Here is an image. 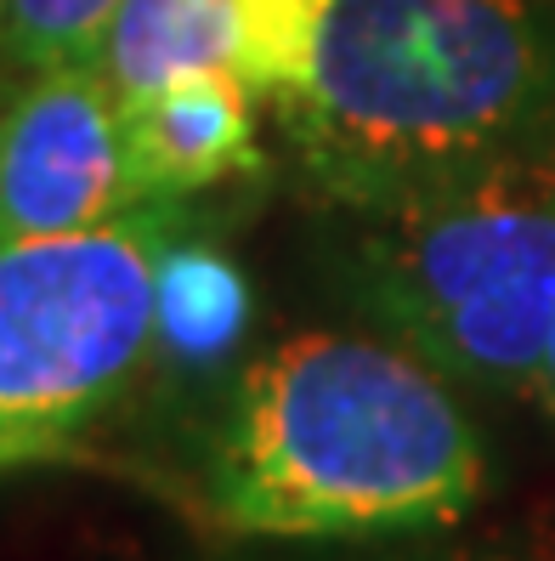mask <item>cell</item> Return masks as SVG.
<instances>
[{
	"label": "cell",
	"instance_id": "cell-1",
	"mask_svg": "<svg viewBox=\"0 0 555 561\" xmlns=\"http://www.w3.org/2000/svg\"><path fill=\"white\" fill-rule=\"evenodd\" d=\"M494 488L465 386L385 335L296 329L250 352L187 454V511L244 545L453 534Z\"/></svg>",
	"mask_w": 555,
	"mask_h": 561
},
{
	"label": "cell",
	"instance_id": "cell-14",
	"mask_svg": "<svg viewBox=\"0 0 555 561\" xmlns=\"http://www.w3.org/2000/svg\"><path fill=\"white\" fill-rule=\"evenodd\" d=\"M0 96H7V80H0Z\"/></svg>",
	"mask_w": 555,
	"mask_h": 561
},
{
	"label": "cell",
	"instance_id": "cell-4",
	"mask_svg": "<svg viewBox=\"0 0 555 561\" xmlns=\"http://www.w3.org/2000/svg\"><path fill=\"white\" fill-rule=\"evenodd\" d=\"M182 199L0 244V466L51 459L153 375Z\"/></svg>",
	"mask_w": 555,
	"mask_h": 561
},
{
	"label": "cell",
	"instance_id": "cell-6",
	"mask_svg": "<svg viewBox=\"0 0 555 561\" xmlns=\"http://www.w3.org/2000/svg\"><path fill=\"white\" fill-rule=\"evenodd\" d=\"M261 96L239 69H205L125 108L130 164L148 199H193L216 182L261 171Z\"/></svg>",
	"mask_w": 555,
	"mask_h": 561
},
{
	"label": "cell",
	"instance_id": "cell-2",
	"mask_svg": "<svg viewBox=\"0 0 555 561\" xmlns=\"http://www.w3.org/2000/svg\"><path fill=\"white\" fill-rule=\"evenodd\" d=\"M278 119L329 210L471 176L555 130V0H335L317 75Z\"/></svg>",
	"mask_w": 555,
	"mask_h": 561
},
{
	"label": "cell",
	"instance_id": "cell-3",
	"mask_svg": "<svg viewBox=\"0 0 555 561\" xmlns=\"http://www.w3.org/2000/svg\"><path fill=\"white\" fill-rule=\"evenodd\" d=\"M329 284L453 386L533 403L555 335V130L471 176L329 210Z\"/></svg>",
	"mask_w": 555,
	"mask_h": 561
},
{
	"label": "cell",
	"instance_id": "cell-11",
	"mask_svg": "<svg viewBox=\"0 0 555 561\" xmlns=\"http://www.w3.org/2000/svg\"><path fill=\"white\" fill-rule=\"evenodd\" d=\"M244 561H555V545L521 534H494V539L419 534V539H380L374 550L351 556H244Z\"/></svg>",
	"mask_w": 555,
	"mask_h": 561
},
{
	"label": "cell",
	"instance_id": "cell-9",
	"mask_svg": "<svg viewBox=\"0 0 555 561\" xmlns=\"http://www.w3.org/2000/svg\"><path fill=\"white\" fill-rule=\"evenodd\" d=\"M233 7H239V75L255 85L261 103H273V114H284L289 103H301L317 75L335 0H233Z\"/></svg>",
	"mask_w": 555,
	"mask_h": 561
},
{
	"label": "cell",
	"instance_id": "cell-12",
	"mask_svg": "<svg viewBox=\"0 0 555 561\" xmlns=\"http://www.w3.org/2000/svg\"><path fill=\"white\" fill-rule=\"evenodd\" d=\"M539 420H544V432L555 437V335H550V352H544V375H539V391H533V403H528Z\"/></svg>",
	"mask_w": 555,
	"mask_h": 561
},
{
	"label": "cell",
	"instance_id": "cell-5",
	"mask_svg": "<svg viewBox=\"0 0 555 561\" xmlns=\"http://www.w3.org/2000/svg\"><path fill=\"white\" fill-rule=\"evenodd\" d=\"M153 205L125 142V103L96 57L12 80L0 96V244L103 227Z\"/></svg>",
	"mask_w": 555,
	"mask_h": 561
},
{
	"label": "cell",
	"instance_id": "cell-7",
	"mask_svg": "<svg viewBox=\"0 0 555 561\" xmlns=\"http://www.w3.org/2000/svg\"><path fill=\"white\" fill-rule=\"evenodd\" d=\"M96 69L130 108L205 69H239L233 0H119L96 41Z\"/></svg>",
	"mask_w": 555,
	"mask_h": 561
},
{
	"label": "cell",
	"instance_id": "cell-13",
	"mask_svg": "<svg viewBox=\"0 0 555 561\" xmlns=\"http://www.w3.org/2000/svg\"><path fill=\"white\" fill-rule=\"evenodd\" d=\"M7 18H12V0H0V51H7ZM7 80V75H0Z\"/></svg>",
	"mask_w": 555,
	"mask_h": 561
},
{
	"label": "cell",
	"instance_id": "cell-8",
	"mask_svg": "<svg viewBox=\"0 0 555 561\" xmlns=\"http://www.w3.org/2000/svg\"><path fill=\"white\" fill-rule=\"evenodd\" d=\"M250 329V289L233 261H221L210 244L171 239L159 261V352L153 375H193L221 369Z\"/></svg>",
	"mask_w": 555,
	"mask_h": 561
},
{
	"label": "cell",
	"instance_id": "cell-10",
	"mask_svg": "<svg viewBox=\"0 0 555 561\" xmlns=\"http://www.w3.org/2000/svg\"><path fill=\"white\" fill-rule=\"evenodd\" d=\"M114 12H119V0H12L7 51H0L7 85L62 69V62L96 57V41H103Z\"/></svg>",
	"mask_w": 555,
	"mask_h": 561
}]
</instances>
